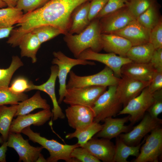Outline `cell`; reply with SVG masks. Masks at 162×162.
<instances>
[{"mask_svg":"<svg viewBox=\"0 0 162 162\" xmlns=\"http://www.w3.org/2000/svg\"><path fill=\"white\" fill-rule=\"evenodd\" d=\"M92 0H49L42 6L24 14L18 22L19 32L24 34L38 26L45 25L56 27L68 32L71 16L74 10L82 3Z\"/></svg>","mask_w":162,"mask_h":162,"instance_id":"obj_1","label":"cell"},{"mask_svg":"<svg viewBox=\"0 0 162 162\" xmlns=\"http://www.w3.org/2000/svg\"><path fill=\"white\" fill-rule=\"evenodd\" d=\"M99 19L94 18L80 33L73 34L68 32L64 34V40L70 50L77 58L86 49H89L97 52L103 49Z\"/></svg>","mask_w":162,"mask_h":162,"instance_id":"obj_2","label":"cell"},{"mask_svg":"<svg viewBox=\"0 0 162 162\" xmlns=\"http://www.w3.org/2000/svg\"><path fill=\"white\" fill-rule=\"evenodd\" d=\"M21 133L27 136L29 140L38 143L48 150L50 156L46 159L47 162H57L59 160L66 162H78L70 156L73 149L80 146L77 143L72 145L64 144L53 139L49 140L41 136L40 133L34 132L29 126L23 129Z\"/></svg>","mask_w":162,"mask_h":162,"instance_id":"obj_3","label":"cell"},{"mask_svg":"<svg viewBox=\"0 0 162 162\" xmlns=\"http://www.w3.org/2000/svg\"><path fill=\"white\" fill-rule=\"evenodd\" d=\"M116 85L108 86V90L100 96L92 107L94 122L99 123L107 118L115 117L121 110L122 104L116 94Z\"/></svg>","mask_w":162,"mask_h":162,"instance_id":"obj_4","label":"cell"},{"mask_svg":"<svg viewBox=\"0 0 162 162\" xmlns=\"http://www.w3.org/2000/svg\"><path fill=\"white\" fill-rule=\"evenodd\" d=\"M69 74V78L66 84V88L116 85L120 79L115 75L111 69L106 66L99 72L92 75L80 76L71 70Z\"/></svg>","mask_w":162,"mask_h":162,"instance_id":"obj_5","label":"cell"},{"mask_svg":"<svg viewBox=\"0 0 162 162\" xmlns=\"http://www.w3.org/2000/svg\"><path fill=\"white\" fill-rule=\"evenodd\" d=\"M54 58L52 63L57 65L58 68V77L59 83L58 104L63 101L66 92V79L67 76L72 68L77 65H94V62L78 58L74 59L69 57L61 51L53 53Z\"/></svg>","mask_w":162,"mask_h":162,"instance_id":"obj_6","label":"cell"},{"mask_svg":"<svg viewBox=\"0 0 162 162\" xmlns=\"http://www.w3.org/2000/svg\"><path fill=\"white\" fill-rule=\"evenodd\" d=\"M107 87L93 86L67 88L63 101L70 105H80L92 107Z\"/></svg>","mask_w":162,"mask_h":162,"instance_id":"obj_7","label":"cell"},{"mask_svg":"<svg viewBox=\"0 0 162 162\" xmlns=\"http://www.w3.org/2000/svg\"><path fill=\"white\" fill-rule=\"evenodd\" d=\"M154 100V92H151L147 86L138 95L131 100L117 115H130V124L133 125L142 118Z\"/></svg>","mask_w":162,"mask_h":162,"instance_id":"obj_8","label":"cell"},{"mask_svg":"<svg viewBox=\"0 0 162 162\" xmlns=\"http://www.w3.org/2000/svg\"><path fill=\"white\" fill-rule=\"evenodd\" d=\"M162 153V129L158 127L145 138L134 162H158Z\"/></svg>","mask_w":162,"mask_h":162,"instance_id":"obj_9","label":"cell"},{"mask_svg":"<svg viewBox=\"0 0 162 162\" xmlns=\"http://www.w3.org/2000/svg\"><path fill=\"white\" fill-rule=\"evenodd\" d=\"M140 123L128 132L121 134L118 136L129 146L138 145L148 133L160 126L161 119L152 117L148 113H145Z\"/></svg>","mask_w":162,"mask_h":162,"instance_id":"obj_10","label":"cell"},{"mask_svg":"<svg viewBox=\"0 0 162 162\" xmlns=\"http://www.w3.org/2000/svg\"><path fill=\"white\" fill-rule=\"evenodd\" d=\"M8 146L14 148L19 157V162H36L44 148L31 146L20 133L9 132L7 141Z\"/></svg>","mask_w":162,"mask_h":162,"instance_id":"obj_11","label":"cell"},{"mask_svg":"<svg viewBox=\"0 0 162 162\" xmlns=\"http://www.w3.org/2000/svg\"><path fill=\"white\" fill-rule=\"evenodd\" d=\"M77 58L102 63L111 69L115 75L119 78L122 76L121 72L122 66L125 64L133 62L126 57L118 56L113 53H100L89 49L82 52Z\"/></svg>","mask_w":162,"mask_h":162,"instance_id":"obj_12","label":"cell"},{"mask_svg":"<svg viewBox=\"0 0 162 162\" xmlns=\"http://www.w3.org/2000/svg\"><path fill=\"white\" fill-rule=\"evenodd\" d=\"M136 19L125 6L99 19L101 34H112Z\"/></svg>","mask_w":162,"mask_h":162,"instance_id":"obj_13","label":"cell"},{"mask_svg":"<svg viewBox=\"0 0 162 162\" xmlns=\"http://www.w3.org/2000/svg\"><path fill=\"white\" fill-rule=\"evenodd\" d=\"M150 82V81L139 80L122 75L116 85V93L123 107L148 86Z\"/></svg>","mask_w":162,"mask_h":162,"instance_id":"obj_14","label":"cell"},{"mask_svg":"<svg viewBox=\"0 0 162 162\" xmlns=\"http://www.w3.org/2000/svg\"><path fill=\"white\" fill-rule=\"evenodd\" d=\"M65 113L69 125L75 130L84 128L94 121V115L92 107L70 105L65 109Z\"/></svg>","mask_w":162,"mask_h":162,"instance_id":"obj_15","label":"cell"},{"mask_svg":"<svg viewBox=\"0 0 162 162\" xmlns=\"http://www.w3.org/2000/svg\"><path fill=\"white\" fill-rule=\"evenodd\" d=\"M58 68L56 65L54 64L51 67V74L47 80L40 85L34 84L30 82L29 88L27 91L36 90L43 91L47 94L50 97L53 106L52 110L53 120L56 121L58 118L64 119L65 115L59 105L55 93V87L56 78L58 77Z\"/></svg>","mask_w":162,"mask_h":162,"instance_id":"obj_16","label":"cell"},{"mask_svg":"<svg viewBox=\"0 0 162 162\" xmlns=\"http://www.w3.org/2000/svg\"><path fill=\"white\" fill-rule=\"evenodd\" d=\"M17 116L13 120L9 132L20 133L23 129L32 125H42L52 117V113L50 109H43L35 113Z\"/></svg>","mask_w":162,"mask_h":162,"instance_id":"obj_17","label":"cell"},{"mask_svg":"<svg viewBox=\"0 0 162 162\" xmlns=\"http://www.w3.org/2000/svg\"><path fill=\"white\" fill-rule=\"evenodd\" d=\"M151 30L142 25L136 19L123 28L112 34L125 38L130 42L132 46H134L149 42Z\"/></svg>","mask_w":162,"mask_h":162,"instance_id":"obj_18","label":"cell"},{"mask_svg":"<svg viewBox=\"0 0 162 162\" xmlns=\"http://www.w3.org/2000/svg\"><path fill=\"white\" fill-rule=\"evenodd\" d=\"M82 147L100 160L104 162H113L115 145L110 140L94 137Z\"/></svg>","mask_w":162,"mask_h":162,"instance_id":"obj_19","label":"cell"},{"mask_svg":"<svg viewBox=\"0 0 162 162\" xmlns=\"http://www.w3.org/2000/svg\"><path fill=\"white\" fill-rule=\"evenodd\" d=\"M130 116L122 118H113L110 117L105 118L101 130L96 134L95 137L107 139L109 140L118 137L123 133L130 131L132 125H126L125 123L129 121Z\"/></svg>","mask_w":162,"mask_h":162,"instance_id":"obj_20","label":"cell"},{"mask_svg":"<svg viewBox=\"0 0 162 162\" xmlns=\"http://www.w3.org/2000/svg\"><path fill=\"white\" fill-rule=\"evenodd\" d=\"M100 38L103 49L122 57H126L127 52L132 46L126 39L116 34H101Z\"/></svg>","mask_w":162,"mask_h":162,"instance_id":"obj_21","label":"cell"},{"mask_svg":"<svg viewBox=\"0 0 162 162\" xmlns=\"http://www.w3.org/2000/svg\"><path fill=\"white\" fill-rule=\"evenodd\" d=\"M156 70L149 62H132L123 65L121 72L122 75L139 80L149 81L151 80Z\"/></svg>","mask_w":162,"mask_h":162,"instance_id":"obj_22","label":"cell"},{"mask_svg":"<svg viewBox=\"0 0 162 162\" xmlns=\"http://www.w3.org/2000/svg\"><path fill=\"white\" fill-rule=\"evenodd\" d=\"M90 1L86 2L76 7L71 16V24L68 33L78 34L85 28L90 22L88 18Z\"/></svg>","mask_w":162,"mask_h":162,"instance_id":"obj_23","label":"cell"},{"mask_svg":"<svg viewBox=\"0 0 162 162\" xmlns=\"http://www.w3.org/2000/svg\"><path fill=\"white\" fill-rule=\"evenodd\" d=\"M36 35L32 31L26 33L21 39L18 46L21 57L31 58L33 63L37 60L36 54L41 45Z\"/></svg>","mask_w":162,"mask_h":162,"instance_id":"obj_24","label":"cell"},{"mask_svg":"<svg viewBox=\"0 0 162 162\" xmlns=\"http://www.w3.org/2000/svg\"><path fill=\"white\" fill-rule=\"evenodd\" d=\"M38 108L50 109V106L46 100L41 97L40 92L38 91L30 98L18 103L17 110L14 116L29 114Z\"/></svg>","mask_w":162,"mask_h":162,"instance_id":"obj_25","label":"cell"},{"mask_svg":"<svg viewBox=\"0 0 162 162\" xmlns=\"http://www.w3.org/2000/svg\"><path fill=\"white\" fill-rule=\"evenodd\" d=\"M116 138L113 162H128L127 159L129 156L137 157L140 153V147L145 140V138L137 145L130 146L125 143L118 136Z\"/></svg>","mask_w":162,"mask_h":162,"instance_id":"obj_26","label":"cell"},{"mask_svg":"<svg viewBox=\"0 0 162 162\" xmlns=\"http://www.w3.org/2000/svg\"><path fill=\"white\" fill-rule=\"evenodd\" d=\"M154 49L149 42L132 46L127 52L126 57L134 62L148 63L150 60Z\"/></svg>","mask_w":162,"mask_h":162,"instance_id":"obj_27","label":"cell"},{"mask_svg":"<svg viewBox=\"0 0 162 162\" xmlns=\"http://www.w3.org/2000/svg\"><path fill=\"white\" fill-rule=\"evenodd\" d=\"M103 127V124L93 121L84 128L75 130L73 132L67 134L65 137L68 140L76 138L78 140L77 143L80 146L82 147L94 136Z\"/></svg>","mask_w":162,"mask_h":162,"instance_id":"obj_28","label":"cell"},{"mask_svg":"<svg viewBox=\"0 0 162 162\" xmlns=\"http://www.w3.org/2000/svg\"><path fill=\"white\" fill-rule=\"evenodd\" d=\"M17 108V104L10 106L5 105L0 106V133L4 142L8 140L10 127Z\"/></svg>","mask_w":162,"mask_h":162,"instance_id":"obj_29","label":"cell"},{"mask_svg":"<svg viewBox=\"0 0 162 162\" xmlns=\"http://www.w3.org/2000/svg\"><path fill=\"white\" fill-rule=\"evenodd\" d=\"M160 5L157 2L140 14L136 19L142 25L151 29L162 19L160 12Z\"/></svg>","mask_w":162,"mask_h":162,"instance_id":"obj_30","label":"cell"},{"mask_svg":"<svg viewBox=\"0 0 162 162\" xmlns=\"http://www.w3.org/2000/svg\"><path fill=\"white\" fill-rule=\"evenodd\" d=\"M24 14L16 7L0 9V27L9 28L17 24Z\"/></svg>","mask_w":162,"mask_h":162,"instance_id":"obj_31","label":"cell"},{"mask_svg":"<svg viewBox=\"0 0 162 162\" xmlns=\"http://www.w3.org/2000/svg\"><path fill=\"white\" fill-rule=\"evenodd\" d=\"M23 63L17 56H14L10 66L6 69H0V88L9 87L10 80L15 72L23 65Z\"/></svg>","mask_w":162,"mask_h":162,"instance_id":"obj_32","label":"cell"},{"mask_svg":"<svg viewBox=\"0 0 162 162\" xmlns=\"http://www.w3.org/2000/svg\"><path fill=\"white\" fill-rule=\"evenodd\" d=\"M31 31L36 35L41 44L60 34H64L63 32L60 29L49 25L38 26Z\"/></svg>","mask_w":162,"mask_h":162,"instance_id":"obj_33","label":"cell"},{"mask_svg":"<svg viewBox=\"0 0 162 162\" xmlns=\"http://www.w3.org/2000/svg\"><path fill=\"white\" fill-rule=\"evenodd\" d=\"M157 0H128L126 6L133 16L136 18Z\"/></svg>","mask_w":162,"mask_h":162,"instance_id":"obj_34","label":"cell"},{"mask_svg":"<svg viewBox=\"0 0 162 162\" xmlns=\"http://www.w3.org/2000/svg\"><path fill=\"white\" fill-rule=\"evenodd\" d=\"M28 98V95L23 93L16 94L10 91L8 88H0V106L17 104L19 102L22 101Z\"/></svg>","mask_w":162,"mask_h":162,"instance_id":"obj_35","label":"cell"},{"mask_svg":"<svg viewBox=\"0 0 162 162\" xmlns=\"http://www.w3.org/2000/svg\"><path fill=\"white\" fill-rule=\"evenodd\" d=\"M70 156L72 158L76 159L78 162H100L83 147L78 146L74 148L71 153Z\"/></svg>","mask_w":162,"mask_h":162,"instance_id":"obj_36","label":"cell"},{"mask_svg":"<svg viewBox=\"0 0 162 162\" xmlns=\"http://www.w3.org/2000/svg\"><path fill=\"white\" fill-rule=\"evenodd\" d=\"M128 0H108L107 3L98 14L95 18L100 19L103 16L113 12L126 6Z\"/></svg>","mask_w":162,"mask_h":162,"instance_id":"obj_37","label":"cell"},{"mask_svg":"<svg viewBox=\"0 0 162 162\" xmlns=\"http://www.w3.org/2000/svg\"><path fill=\"white\" fill-rule=\"evenodd\" d=\"M49 0H19L16 7L26 13L32 11L42 6Z\"/></svg>","mask_w":162,"mask_h":162,"instance_id":"obj_38","label":"cell"},{"mask_svg":"<svg viewBox=\"0 0 162 162\" xmlns=\"http://www.w3.org/2000/svg\"><path fill=\"white\" fill-rule=\"evenodd\" d=\"M149 42L154 49L162 48V19L151 30Z\"/></svg>","mask_w":162,"mask_h":162,"instance_id":"obj_39","label":"cell"},{"mask_svg":"<svg viewBox=\"0 0 162 162\" xmlns=\"http://www.w3.org/2000/svg\"><path fill=\"white\" fill-rule=\"evenodd\" d=\"M155 100L147 111L152 117L158 118L162 112V89L154 92Z\"/></svg>","mask_w":162,"mask_h":162,"instance_id":"obj_40","label":"cell"},{"mask_svg":"<svg viewBox=\"0 0 162 162\" xmlns=\"http://www.w3.org/2000/svg\"><path fill=\"white\" fill-rule=\"evenodd\" d=\"M30 84V82H29L27 79L20 77L15 79L8 88L14 93L20 94L28 91Z\"/></svg>","mask_w":162,"mask_h":162,"instance_id":"obj_41","label":"cell"},{"mask_svg":"<svg viewBox=\"0 0 162 162\" xmlns=\"http://www.w3.org/2000/svg\"><path fill=\"white\" fill-rule=\"evenodd\" d=\"M108 0H92L90 2V5L88 14L90 21L95 18L98 14L104 8Z\"/></svg>","mask_w":162,"mask_h":162,"instance_id":"obj_42","label":"cell"},{"mask_svg":"<svg viewBox=\"0 0 162 162\" xmlns=\"http://www.w3.org/2000/svg\"><path fill=\"white\" fill-rule=\"evenodd\" d=\"M148 87L152 93L162 89V70H156Z\"/></svg>","mask_w":162,"mask_h":162,"instance_id":"obj_43","label":"cell"},{"mask_svg":"<svg viewBox=\"0 0 162 162\" xmlns=\"http://www.w3.org/2000/svg\"><path fill=\"white\" fill-rule=\"evenodd\" d=\"M149 62L156 70H162V48L154 49Z\"/></svg>","mask_w":162,"mask_h":162,"instance_id":"obj_44","label":"cell"},{"mask_svg":"<svg viewBox=\"0 0 162 162\" xmlns=\"http://www.w3.org/2000/svg\"><path fill=\"white\" fill-rule=\"evenodd\" d=\"M8 146L7 141H4L0 147V162H6V153L7 150Z\"/></svg>","mask_w":162,"mask_h":162,"instance_id":"obj_45","label":"cell"},{"mask_svg":"<svg viewBox=\"0 0 162 162\" xmlns=\"http://www.w3.org/2000/svg\"><path fill=\"white\" fill-rule=\"evenodd\" d=\"M13 28V26L9 28L0 27V39L8 37Z\"/></svg>","mask_w":162,"mask_h":162,"instance_id":"obj_46","label":"cell"},{"mask_svg":"<svg viewBox=\"0 0 162 162\" xmlns=\"http://www.w3.org/2000/svg\"><path fill=\"white\" fill-rule=\"evenodd\" d=\"M5 2L8 7H16L19 0H2Z\"/></svg>","mask_w":162,"mask_h":162,"instance_id":"obj_47","label":"cell"},{"mask_svg":"<svg viewBox=\"0 0 162 162\" xmlns=\"http://www.w3.org/2000/svg\"><path fill=\"white\" fill-rule=\"evenodd\" d=\"M36 162H46V160L45 159L43 155L40 153Z\"/></svg>","mask_w":162,"mask_h":162,"instance_id":"obj_48","label":"cell"},{"mask_svg":"<svg viewBox=\"0 0 162 162\" xmlns=\"http://www.w3.org/2000/svg\"><path fill=\"white\" fill-rule=\"evenodd\" d=\"M6 4L2 0H0V8H3L6 7Z\"/></svg>","mask_w":162,"mask_h":162,"instance_id":"obj_49","label":"cell"},{"mask_svg":"<svg viewBox=\"0 0 162 162\" xmlns=\"http://www.w3.org/2000/svg\"><path fill=\"white\" fill-rule=\"evenodd\" d=\"M4 142L2 138L0 137V143H2Z\"/></svg>","mask_w":162,"mask_h":162,"instance_id":"obj_50","label":"cell"}]
</instances>
